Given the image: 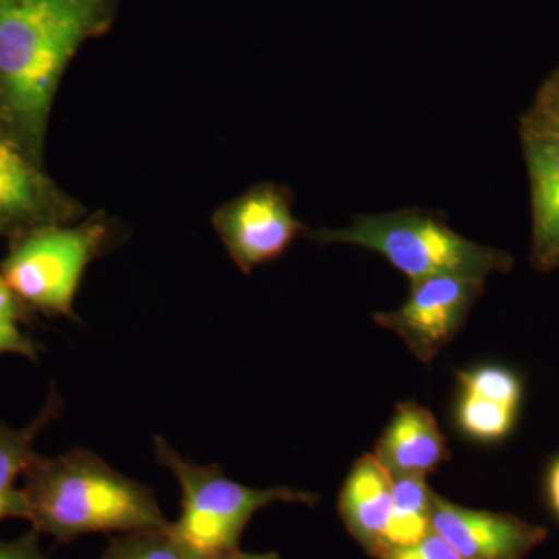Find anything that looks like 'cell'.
Segmentation results:
<instances>
[{"mask_svg":"<svg viewBox=\"0 0 559 559\" xmlns=\"http://www.w3.org/2000/svg\"><path fill=\"white\" fill-rule=\"evenodd\" d=\"M393 479L373 454H366L349 471L340 496V514L349 535L370 557L385 550L392 516Z\"/></svg>","mask_w":559,"mask_h":559,"instance_id":"cell-12","label":"cell"},{"mask_svg":"<svg viewBox=\"0 0 559 559\" xmlns=\"http://www.w3.org/2000/svg\"><path fill=\"white\" fill-rule=\"evenodd\" d=\"M518 409L495 401L466 395L459 406V425L468 436L484 441L503 439L514 425Z\"/></svg>","mask_w":559,"mask_h":559,"instance_id":"cell-16","label":"cell"},{"mask_svg":"<svg viewBox=\"0 0 559 559\" xmlns=\"http://www.w3.org/2000/svg\"><path fill=\"white\" fill-rule=\"evenodd\" d=\"M123 235V223L105 212L39 227L9 241L0 272L32 312L76 320V294L87 267L119 246Z\"/></svg>","mask_w":559,"mask_h":559,"instance_id":"cell-4","label":"cell"},{"mask_svg":"<svg viewBox=\"0 0 559 559\" xmlns=\"http://www.w3.org/2000/svg\"><path fill=\"white\" fill-rule=\"evenodd\" d=\"M305 238L322 246L373 250L411 282L437 275L485 280L511 271L514 263L510 253L468 240L452 230L443 215L421 209L356 215L348 227L308 229Z\"/></svg>","mask_w":559,"mask_h":559,"instance_id":"cell-3","label":"cell"},{"mask_svg":"<svg viewBox=\"0 0 559 559\" xmlns=\"http://www.w3.org/2000/svg\"><path fill=\"white\" fill-rule=\"evenodd\" d=\"M430 524L465 559H525L549 535L513 514L465 509L439 495Z\"/></svg>","mask_w":559,"mask_h":559,"instance_id":"cell-9","label":"cell"},{"mask_svg":"<svg viewBox=\"0 0 559 559\" xmlns=\"http://www.w3.org/2000/svg\"><path fill=\"white\" fill-rule=\"evenodd\" d=\"M547 495H549L550 509L559 520V459L551 466L549 480H547Z\"/></svg>","mask_w":559,"mask_h":559,"instance_id":"cell-22","label":"cell"},{"mask_svg":"<svg viewBox=\"0 0 559 559\" xmlns=\"http://www.w3.org/2000/svg\"><path fill=\"white\" fill-rule=\"evenodd\" d=\"M294 194L285 186L260 182L212 213V227L242 274L277 260L305 227L293 212Z\"/></svg>","mask_w":559,"mask_h":559,"instance_id":"cell-6","label":"cell"},{"mask_svg":"<svg viewBox=\"0 0 559 559\" xmlns=\"http://www.w3.org/2000/svg\"><path fill=\"white\" fill-rule=\"evenodd\" d=\"M484 289V278L437 275L418 280L412 282L403 307L377 312L373 320L399 334L415 358L428 364L457 336Z\"/></svg>","mask_w":559,"mask_h":559,"instance_id":"cell-7","label":"cell"},{"mask_svg":"<svg viewBox=\"0 0 559 559\" xmlns=\"http://www.w3.org/2000/svg\"><path fill=\"white\" fill-rule=\"evenodd\" d=\"M525 117L559 135V94L547 87H540L535 105L525 114Z\"/></svg>","mask_w":559,"mask_h":559,"instance_id":"cell-20","label":"cell"},{"mask_svg":"<svg viewBox=\"0 0 559 559\" xmlns=\"http://www.w3.org/2000/svg\"><path fill=\"white\" fill-rule=\"evenodd\" d=\"M90 210L61 189L44 164L0 130V238L13 240L51 224L86 218Z\"/></svg>","mask_w":559,"mask_h":559,"instance_id":"cell-8","label":"cell"},{"mask_svg":"<svg viewBox=\"0 0 559 559\" xmlns=\"http://www.w3.org/2000/svg\"><path fill=\"white\" fill-rule=\"evenodd\" d=\"M521 140L532 191L530 260L539 272L559 270V135L522 117Z\"/></svg>","mask_w":559,"mask_h":559,"instance_id":"cell-10","label":"cell"},{"mask_svg":"<svg viewBox=\"0 0 559 559\" xmlns=\"http://www.w3.org/2000/svg\"><path fill=\"white\" fill-rule=\"evenodd\" d=\"M377 559H465L439 533L430 530L425 538L409 546L390 547Z\"/></svg>","mask_w":559,"mask_h":559,"instance_id":"cell-19","label":"cell"},{"mask_svg":"<svg viewBox=\"0 0 559 559\" xmlns=\"http://www.w3.org/2000/svg\"><path fill=\"white\" fill-rule=\"evenodd\" d=\"M98 559H194L167 530L119 533Z\"/></svg>","mask_w":559,"mask_h":559,"instance_id":"cell-17","label":"cell"},{"mask_svg":"<svg viewBox=\"0 0 559 559\" xmlns=\"http://www.w3.org/2000/svg\"><path fill=\"white\" fill-rule=\"evenodd\" d=\"M433 495L436 492L426 484V477L393 479V507L385 532V550L409 546L428 535L432 530Z\"/></svg>","mask_w":559,"mask_h":559,"instance_id":"cell-14","label":"cell"},{"mask_svg":"<svg viewBox=\"0 0 559 559\" xmlns=\"http://www.w3.org/2000/svg\"><path fill=\"white\" fill-rule=\"evenodd\" d=\"M31 316L0 272V356L16 355L38 362L43 347L24 331Z\"/></svg>","mask_w":559,"mask_h":559,"instance_id":"cell-15","label":"cell"},{"mask_svg":"<svg viewBox=\"0 0 559 559\" xmlns=\"http://www.w3.org/2000/svg\"><path fill=\"white\" fill-rule=\"evenodd\" d=\"M120 0H0V130L44 164L70 62L116 22Z\"/></svg>","mask_w":559,"mask_h":559,"instance_id":"cell-1","label":"cell"},{"mask_svg":"<svg viewBox=\"0 0 559 559\" xmlns=\"http://www.w3.org/2000/svg\"><path fill=\"white\" fill-rule=\"evenodd\" d=\"M61 409V396L57 389L50 388L46 403L27 426L11 428L0 421V522L10 518L27 520V507L22 489L16 487L17 479L38 455L35 444L39 433L60 417Z\"/></svg>","mask_w":559,"mask_h":559,"instance_id":"cell-13","label":"cell"},{"mask_svg":"<svg viewBox=\"0 0 559 559\" xmlns=\"http://www.w3.org/2000/svg\"><path fill=\"white\" fill-rule=\"evenodd\" d=\"M218 559H282L275 551H267V554H248V551H241L240 549L230 551V554L223 555Z\"/></svg>","mask_w":559,"mask_h":559,"instance_id":"cell-23","label":"cell"},{"mask_svg":"<svg viewBox=\"0 0 559 559\" xmlns=\"http://www.w3.org/2000/svg\"><path fill=\"white\" fill-rule=\"evenodd\" d=\"M27 520L38 535L66 544L91 533L167 530L153 489L114 469L97 454L70 450L36 455L22 485Z\"/></svg>","mask_w":559,"mask_h":559,"instance_id":"cell-2","label":"cell"},{"mask_svg":"<svg viewBox=\"0 0 559 559\" xmlns=\"http://www.w3.org/2000/svg\"><path fill=\"white\" fill-rule=\"evenodd\" d=\"M35 530L13 540L0 539V559H49L39 547Z\"/></svg>","mask_w":559,"mask_h":559,"instance_id":"cell-21","label":"cell"},{"mask_svg":"<svg viewBox=\"0 0 559 559\" xmlns=\"http://www.w3.org/2000/svg\"><path fill=\"white\" fill-rule=\"evenodd\" d=\"M371 454L392 479L426 477L451 457L436 417L415 401L396 406Z\"/></svg>","mask_w":559,"mask_h":559,"instance_id":"cell-11","label":"cell"},{"mask_svg":"<svg viewBox=\"0 0 559 559\" xmlns=\"http://www.w3.org/2000/svg\"><path fill=\"white\" fill-rule=\"evenodd\" d=\"M463 393L477 399L495 401L518 409L521 401V382L511 371L500 367H481L459 373Z\"/></svg>","mask_w":559,"mask_h":559,"instance_id":"cell-18","label":"cell"},{"mask_svg":"<svg viewBox=\"0 0 559 559\" xmlns=\"http://www.w3.org/2000/svg\"><path fill=\"white\" fill-rule=\"evenodd\" d=\"M544 87H547V90L557 92L559 94V70L557 73H554V76L547 83H544Z\"/></svg>","mask_w":559,"mask_h":559,"instance_id":"cell-24","label":"cell"},{"mask_svg":"<svg viewBox=\"0 0 559 559\" xmlns=\"http://www.w3.org/2000/svg\"><path fill=\"white\" fill-rule=\"evenodd\" d=\"M160 465L178 480L180 516L167 532L194 559H218L240 549L250 520L275 502L316 506L318 496L288 487L250 488L230 480L218 465H197L183 459L162 437L154 439Z\"/></svg>","mask_w":559,"mask_h":559,"instance_id":"cell-5","label":"cell"}]
</instances>
